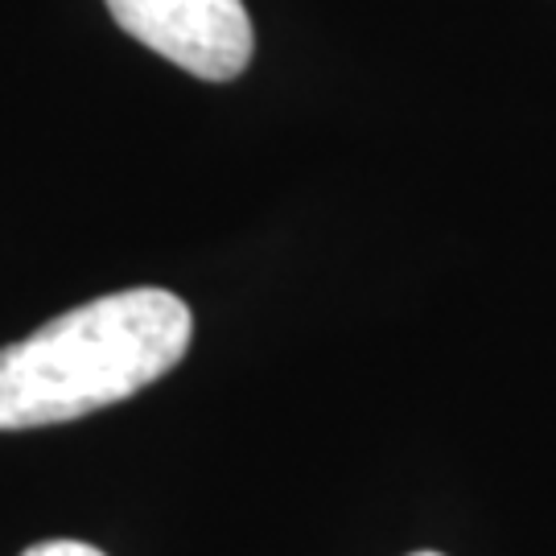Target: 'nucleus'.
I'll return each mask as SVG.
<instances>
[{"label": "nucleus", "instance_id": "f257e3e1", "mask_svg": "<svg viewBox=\"0 0 556 556\" xmlns=\"http://www.w3.org/2000/svg\"><path fill=\"white\" fill-rule=\"evenodd\" d=\"M190 305L165 289H124L66 309L0 351V429H41L137 396L178 367Z\"/></svg>", "mask_w": 556, "mask_h": 556}, {"label": "nucleus", "instance_id": "f03ea898", "mask_svg": "<svg viewBox=\"0 0 556 556\" xmlns=\"http://www.w3.org/2000/svg\"><path fill=\"white\" fill-rule=\"evenodd\" d=\"M108 13L128 38L206 83L243 75L256 50L243 0H108Z\"/></svg>", "mask_w": 556, "mask_h": 556}, {"label": "nucleus", "instance_id": "7ed1b4c3", "mask_svg": "<svg viewBox=\"0 0 556 556\" xmlns=\"http://www.w3.org/2000/svg\"><path fill=\"white\" fill-rule=\"evenodd\" d=\"M21 556H103L100 548L91 544H79V540H46V544H34Z\"/></svg>", "mask_w": 556, "mask_h": 556}, {"label": "nucleus", "instance_id": "20e7f679", "mask_svg": "<svg viewBox=\"0 0 556 556\" xmlns=\"http://www.w3.org/2000/svg\"><path fill=\"white\" fill-rule=\"evenodd\" d=\"M413 556H441V553H413Z\"/></svg>", "mask_w": 556, "mask_h": 556}]
</instances>
